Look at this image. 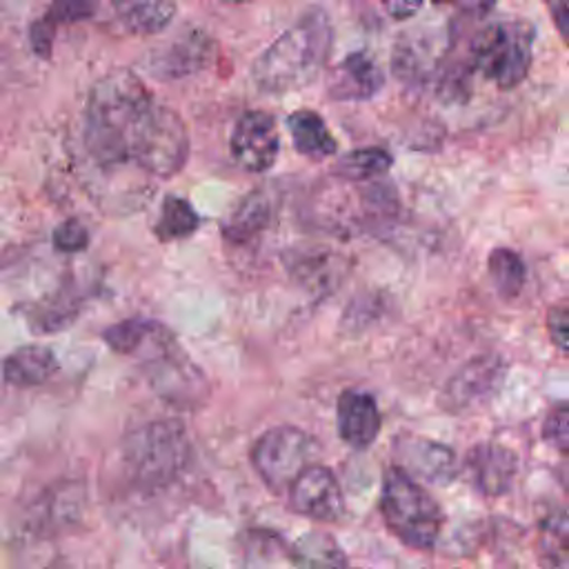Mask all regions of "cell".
<instances>
[{
  "mask_svg": "<svg viewBox=\"0 0 569 569\" xmlns=\"http://www.w3.org/2000/svg\"><path fill=\"white\" fill-rule=\"evenodd\" d=\"M385 84L380 67L362 51L349 53L327 78V93L331 100H369Z\"/></svg>",
  "mask_w": 569,
  "mask_h": 569,
  "instance_id": "9a60e30c",
  "label": "cell"
},
{
  "mask_svg": "<svg viewBox=\"0 0 569 569\" xmlns=\"http://www.w3.org/2000/svg\"><path fill=\"white\" fill-rule=\"evenodd\" d=\"M565 487H567V491H569V465H567V471H565Z\"/></svg>",
  "mask_w": 569,
  "mask_h": 569,
  "instance_id": "836d02e7",
  "label": "cell"
},
{
  "mask_svg": "<svg viewBox=\"0 0 569 569\" xmlns=\"http://www.w3.org/2000/svg\"><path fill=\"white\" fill-rule=\"evenodd\" d=\"M385 11L396 20H407L418 13L422 7V0H382Z\"/></svg>",
  "mask_w": 569,
  "mask_h": 569,
  "instance_id": "d6a6232c",
  "label": "cell"
},
{
  "mask_svg": "<svg viewBox=\"0 0 569 569\" xmlns=\"http://www.w3.org/2000/svg\"><path fill=\"white\" fill-rule=\"evenodd\" d=\"M187 156L189 133L182 118L169 107L153 104L133 144V164L151 176L171 178L184 167Z\"/></svg>",
  "mask_w": 569,
  "mask_h": 569,
  "instance_id": "52a82bcc",
  "label": "cell"
},
{
  "mask_svg": "<svg viewBox=\"0 0 569 569\" xmlns=\"http://www.w3.org/2000/svg\"><path fill=\"white\" fill-rule=\"evenodd\" d=\"M269 220V198L264 196V191H251L222 220V236L231 244H247L267 229Z\"/></svg>",
  "mask_w": 569,
  "mask_h": 569,
  "instance_id": "e0dca14e",
  "label": "cell"
},
{
  "mask_svg": "<svg viewBox=\"0 0 569 569\" xmlns=\"http://www.w3.org/2000/svg\"><path fill=\"white\" fill-rule=\"evenodd\" d=\"M58 369L56 353L40 345H24L4 358V380L13 387H36L47 382Z\"/></svg>",
  "mask_w": 569,
  "mask_h": 569,
  "instance_id": "ac0fdd59",
  "label": "cell"
},
{
  "mask_svg": "<svg viewBox=\"0 0 569 569\" xmlns=\"http://www.w3.org/2000/svg\"><path fill=\"white\" fill-rule=\"evenodd\" d=\"M229 151L233 160L253 173H262L273 167L280 151L278 124L267 111H244L231 131Z\"/></svg>",
  "mask_w": 569,
  "mask_h": 569,
  "instance_id": "30bf717a",
  "label": "cell"
},
{
  "mask_svg": "<svg viewBox=\"0 0 569 569\" xmlns=\"http://www.w3.org/2000/svg\"><path fill=\"white\" fill-rule=\"evenodd\" d=\"M289 502L293 511L320 522H336L345 513V498L336 476L318 462L293 480Z\"/></svg>",
  "mask_w": 569,
  "mask_h": 569,
  "instance_id": "8fae6325",
  "label": "cell"
},
{
  "mask_svg": "<svg viewBox=\"0 0 569 569\" xmlns=\"http://www.w3.org/2000/svg\"><path fill=\"white\" fill-rule=\"evenodd\" d=\"M545 4L560 38L569 44V0H545Z\"/></svg>",
  "mask_w": 569,
  "mask_h": 569,
  "instance_id": "1f68e13d",
  "label": "cell"
},
{
  "mask_svg": "<svg viewBox=\"0 0 569 569\" xmlns=\"http://www.w3.org/2000/svg\"><path fill=\"white\" fill-rule=\"evenodd\" d=\"M96 11V0H53L44 18L58 27L67 22H80Z\"/></svg>",
  "mask_w": 569,
  "mask_h": 569,
  "instance_id": "f1b7e54d",
  "label": "cell"
},
{
  "mask_svg": "<svg viewBox=\"0 0 569 569\" xmlns=\"http://www.w3.org/2000/svg\"><path fill=\"white\" fill-rule=\"evenodd\" d=\"M198 224H200V218L184 198L167 196L162 200L160 218L156 222V236L160 242L184 240L198 229Z\"/></svg>",
  "mask_w": 569,
  "mask_h": 569,
  "instance_id": "cb8c5ba5",
  "label": "cell"
},
{
  "mask_svg": "<svg viewBox=\"0 0 569 569\" xmlns=\"http://www.w3.org/2000/svg\"><path fill=\"white\" fill-rule=\"evenodd\" d=\"M56 29L44 16L40 20H36L31 27H29V42H31V49L40 56V58H49L51 56V44H53V36H56Z\"/></svg>",
  "mask_w": 569,
  "mask_h": 569,
  "instance_id": "4dcf8cb0",
  "label": "cell"
},
{
  "mask_svg": "<svg viewBox=\"0 0 569 569\" xmlns=\"http://www.w3.org/2000/svg\"><path fill=\"white\" fill-rule=\"evenodd\" d=\"M536 556L545 569H569V511H553L540 520Z\"/></svg>",
  "mask_w": 569,
  "mask_h": 569,
  "instance_id": "7402d4cb",
  "label": "cell"
},
{
  "mask_svg": "<svg viewBox=\"0 0 569 569\" xmlns=\"http://www.w3.org/2000/svg\"><path fill=\"white\" fill-rule=\"evenodd\" d=\"M320 456L313 436L298 427H273L264 431L251 447V465L267 487L289 491L293 480Z\"/></svg>",
  "mask_w": 569,
  "mask_h": 569,
  "instance_id": "8992f818",
  "label": "cell"
},
{
  "mask_svg": "<svg viewBox=\"0 0 569 569\" xmlns=\"http://www.w3.org/2000/svg\"><path fill=\"white\" fill-rule=\"evenodd\" d=\"M465 469L471 485L487 498L507 493L518 473V456L498 442H480L469 449Z\"/></svg>",
  "mask_w": 569,
  "mask_h": 569,
  "instance_id": "4fadbf2b",
  "label": "cell"
},
{
  "mask_svg": "<svg viewBox=\"0 0 569 569\" xmlns=\"http://www.w3.org/2000/svg\"><path fill=\"white\" fill-rule=\"evenodd\" d=\"M487 269H489V278L496 287V291L502 298H516L527 280V269L522 258L507 249V247H498L489 253L487 258Z\"/></svg>",
  "mask_w": 569,
  "mask_h": 569,
  "instance_id": "d4e9b609",
  "label": "cell"
},
{
  "mask_svg": "<svg viewBox=\"0 0 569 569\" xmlns=\"http://www.w3.org/2000/svg\"><path fill=\"white\" fill-rule=\"evenodd\" d=\"M51 242L60 253H78L87 249L89 231L78 220H64L53 229Z\"/></svg>",
  "mask_w": 569,
  "mask_h": 569,
  "instance_id": "f546056e",
  "label": "cell"
},
{
  "mask_svg": "<svg viewBox=\"0 0 569 569\" xmlns=\"http://www.w3.org/2000/svg\"><path fill=\"white\" fill-rule=\"evenodd\" d=\"M191 460V442L178 420H153L124 440V462L149 487L173 482Z\"/></svg>",
  "mask_w": 569,
  "mask_h": 569,
  "instance_id": "277c9868",
  "label": "cell"
},
{
  "mask_svg": "<svg viewBox=\"0 0 569 569\" xmlns=\"http://www.w3.org/2000/svg\"><path fill=\"white\" fill-rule=\"evenodd\" d=\"M331 42L333 29L327 13L307 11L258 56L251 69L256 87L264 93H287L311 84L329 58Z\"/></svg>",
  "mask_w": 569,
  "mask_h": 569,
  "instance_id": "7a4b0ae2",
  "label": "cell"
},
{
  "mask_svg": "<svg viewBox=\"0 0 569 569\" xmlns=\"http://www.w3.org/2000/svg\"><path fill=\"white\" fill-rule=\"evenodd\" d=\"M393 164V158L389 151L380 147H367V149H353L338 158L333 173L349 182L369 180L373 176L385 173Z\"/></svg>",
  "mask_w": 569,
  "mask_h": 569,
  "instance_id": "603a6c76",
  "label": "cell"
},
{
  "mask_svg": "<svg viewBox=\"0 0 569 569\" xmlns=\"http://www.w3.org/2000/svg\"><path fill=\"white\" fill-rule=\"evenodd\" d=\"M84 505V487L80 482H62L56 485L47 496H42V502L33 516V529L38 531H58L73 525Z\"/></svg>",
  "mask_w": 569,
  "mask_h": 569,
  "instance_id": "2e32d148",
  "label": "cell"
},
{
  "mask_svg": "<svg viewBox=\"0 0 569 569\" xmlns=\"http://www.w3.org/2000/svg\"><path fill=\"white\" fill-rule=\"evenodd\" d=\"M542 438L549 447L569 456V400L549 409L542 420Z\"/></svg>",
  "mask_w": 569,
  "mask_h": 569,
  "instance_id": "4316f807",
  "label": "cell"
},
{
  "mask_svg": "<svg viewBox=\"0 0 569 569\" xmlns=\"http://www.w3.org/2000/svg\"><path fill=\"white\" fill-rule=\"evenodd\" d=\"M218 44L202 29H187L162 47L149 51L142 67L158 80H178L202 71L216 60Z\"/></svg>",
  "mask_w": 569,
  "mask_h": 569,
  "instance_id": "ba28073f",
  "label": "cell"
},
{
  "mask_svg": "<svg viewBox=\"0 0 569 569\" xmlns=\"http://www.w3.org/2000/svg\"><path fill=\"white\" fill-rule=\"evenodd\" d=\"M505 380V362L498 356H478L462 365L445 385L440 407L451 413L469 411L487 402Z\"/></svg>",
  "mask_w": 569,
  "mask_h": 569,
  "instance_id": "9c48e42d",
  "label": "cell"
},
{
  "mask_svg": "<svg viewBox=\"0 0 569 569\" xmlns=\"http://www.w3.org/2000/svg\"><path fill=\"white\" fill-rule=\"evenodd\" d=\"M289 558L300 569H356L340 545L320 531H309L289 549Z\"/></svg>",
  "mask_w": 569,
  "mask_h": 569,
  "instance_id": "44dd1931",
  "label": "cell"
},
{
  "mask_svg": "<svg viewBox=\"0 0 569 569\" xmlns=\"http://www.w3.org/2000/svg\"><path fill=\"white\" fill-rule=\"evenodd\" d=\"M120 24L138 36L158 33L176 13V0H109Z\"/></svg>",
  "mask_w": 569,
  "mask_h": 569,
  "instance_id": "ffe728a7",
  "label": "cell"
},
{
  "mask_svg": "<svg viewBox=\"0 0 569 569\" xmlns=\"http://www.w3.org/2000/svg\"><path fill=\"white\" fill-rule=\"evenodd\" d=\"M340 438L353 449H367L380 433V409L367 391L347 389L336 402Z\"/></svg>",
  "mask_w": 569,
  "mask_h": 569,
  "instance_id": "5bb4252c",
  "label": "cell"
},
{
  "mask_svg": "<svg viewBox=\"0 0 569 569\" xmlns=\"http://www.w3.org/2000/svg\"><path fill=\"white\" fill-rule=\"evenodd\" d=\"M287 127H289V133H291L296 151L307 156V158H311V160L329 158L338 149V142L331 136L327 122L313 109H298V111H293L287 118Z\"/></svg>",
  "mask_w": 569,
  "mask_h": 569,
  "instance_id": "d6986e66",
  "label": "cell"
},
{
  "mask_svg": "<svg viewBox=\"0 0 569 569\" xmlns=\"http://www.w3.org/2000/svg\"><path fill=\"white\" fill-rule=\"evenodd\" d=\"M380 513L396 538L420 551L436 545L445 522V513L436 498L398 465L385 471Z\"/></svg>",
  "mask_w": 569,
  "mask_h": 569,
  "instance_id": "3957f363",
  "label": "cell"
},
{
  "mask_svg": "<svg viewBox=\"0 0 569 569\" xmlns=\"http://www.w3.org/2000/svg\"><path fill=\"white\" fill-rule=\"evenodd\" d=\"M396 456L402 462L400 469L429 485H449L460 469L451 447L418 436H402L396 442Z\"/></svg>",
  "mask_w": 569,
  "mask_h": 569,
  "instance_id": "7c38bea8",
  "label": "cell"
},
{
  "mask_svg": "<svg viewBox=\"0 0 569 569\" xmlns=\"http://www.w3.org/2000/svg\"><path fill=\"white\" fill-rule=\"evenodd\" d=\"M533 27L527 20L487 24L471 42V64L498 89L518 87L531 67Z\"/></svg>",
  "mask_w": 569,
  "mask_h": 569,
  "instance_id": "5b68a950",
  "label": "cell"
},
{
  "mask_svg": "<svg viewBox=\"0 0 569 569\" xmlns=\"http://www.w3.org/2000/svg\"><path fill=\"white\" fill-rule=\"evenodd\" d=\"M227 2H238V0H227Z\"/></svg>",
  "mask_w": 569,
  "mask_h": 569,
  "instance_id": "d590c367",
  "label": "cell"
},
{
  "mask_svg": "<svg viewBox=\"0 0 569 569\" xmlns=\"http://www.w3.org/2000/svg\"><path fill=\"white\" fill-rule=\"evenodd\" d=\"M160 322L149 318H129L122 322H116L102 331V340L116 351L124 356H136L144 342L156 333Z\"/></svg>",
  "mask_w": 569,
  "mask_h": 569,
  "instance_id": "484cf974",
  "label": "cell"
},
{
  "mask_svg": "<svg viewBox=\"0 0 569 569\" xmlns=\"http://www.w3.org/2000/svg\"><path fill=\"white\" fill-rule=\"evenodd\" d=\"M153 96L129 69H113L98 78L84 107V149L98 167L133 162L138 131L153 107Z\"/></svg>",
  "mask_w": 569,
  "mask_h": 569,
  "instance_id": "6da1fadb",
  "label": "cell"
},
{
  "mask_svg": "<svg viewBox=\"0 0 569 569\" xmlns=\"http://www.w3.org/2000/svg\"><path fill=\"white\" fill-rule=\"evenodd\" d=\"M547 331L553 347L569 360V298H562L549 307Z\"/></svg>",
  "mask_w": 569,
  "mask_h": 569,
  "instance_id": "83f0119b",
  "label": "cell"
},
{
  "mask_svg": "<svg viewBox=\"0 0 569 569\" xmlns=\"http://www.w3.org/2000/svg\"><path fill=\"white\" fill-rule=\"evenodd\" d=\"M436 4H442V2H460V0H433Z\"/></svg>",
  "mask_w": 569,
  "mask_h": 569,
  "instance_id": "e575fe53",
  "label": "cell"
}]
</instances>
